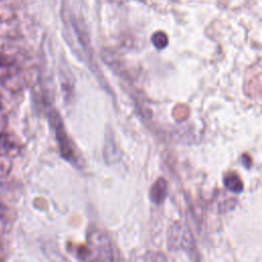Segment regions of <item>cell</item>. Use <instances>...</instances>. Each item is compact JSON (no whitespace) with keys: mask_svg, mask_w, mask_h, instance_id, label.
Wrapping results in <instances>:
<instances>
[{"mask_svg":"<svg viewBox=\"0 0 262 262\" xmlns=\"http://www.w3.org/2000/svg\"><path fill=\"white\" fill-rule=\"evenodd\" d=\"M82 262H114V249L107 234L101 229H90L86 242L76 251Z\"/></svg>","mask_w":262,"mask_h":262,"instance_id":"1","label":"cell"},{"mask_svg":"<svg viewBox=\"0 0 262 262\" xmlns=\"http://www.w3.org/2000/svg\"><path fill=\"white\" fill-rule=\"evenodd\" d=\"M18 52L8 45H0V84L12 80L20 70Z\"/></svg>","mask_w":262,"mask_h":262,"instance_id":"2","label":"cell"},{"mask_svg":"<svg viewBox=\"0 0 262 262\" xmlns=\"http://www.w3.org/2000/svg\"><path fill=\"white\" fill-rule=\"evenodd\" d=\"M192 236L189 230L183 228V226L174 222L169 229L168 235V244L170 249H188L189 246H192Z\"/></svg>","mask_w":262,"mask_h":262,"instance_id":"3","label":"cell"},{"mask_svg":"<svg viewBox=\"0 0 262 262\" xmlns=\"http://www.w3.org/2000/svg\"><path fill=\"white\" fill-rule=\"evenodd\" d=\"M20 144L19 142L7 132H0V157L1 158H12L19 154Z\"/></svg>","mask_w":262,"mask_h":262,"instance_id":"4","label":"cell"},{"mask_svg":"<svg viewBox=\"0 0 262 262\" xmlns=\"http://www.w3.org/2000/svg\"><path fill=\"white\" fill-rule=\"evenodd\" d=\"M168 194V183L164 178L157 179L149 189V199L156 205H161Z\"/></svg>","mask_w":262,"mask_h":262,"instance_id":"5","label":"cell"},{"mask_svg":"<svg viewBox=\"0 0 262 262\" xmlns=\"http://www.w3.org/2000/svg\"><path fill=\"white\" fill-rule=\"evenodd\" d=\"M224 184L232 192H239L243 190V182L234 173H229L224 178Z\"/></svg>","mask_w":262,"mask_h":262,"instance_id":"6","label":"cell"},{"mask_svg":"<svg viewBox=\"0 0 262 262\" xmlns=\"http://www.w3.org/2000/svg\"><path fill=\"white\" fill-rule=\"evenodd\" d=\"M151 41H152L154 45L159 49H162V48L166 47V45L168 43V39H167L166 35L162 32H159V33L155 34L151 38Z\"/></svg>","mask_w":262,"mask_h":262,"instance_id":"7","label":"cell"},{"mask_svg":"<svg viewBox=\"0 0 262 262\" xmlns=\"http://www.w3.org/2000/svg\"><path fill=\"white\" fill-rule=\"evenodd\" d=\"M46 254L48 255L49 259L52 261V262H71L69 261L67 258H64L61 253H59L58 251L52 249L51 247H48V250L46 252Z\"/></svg>","mask_w":262,"mask_h":262,"instance_id":"8","label":"cell"},{"mask_svg":"<svg viewBox=\"0 0 262 262\" xmlns=\"http://www.w3.org/2000/svg\"><path fill=\"white\" fill-rule=\"evenodd\" d=\"M11 169V164L6 158L0 157V177L6 176Z\"/></svg>","mask_w":262,"mask_h":262,"instance_id":"9","label":"cell"},{"mask_svg":"<svg viewBox=\"0 0 262 262\" xmlns=\"http://www.w3.org/2000/svg\"><path fill=\"white\" fill-rule=\"evenodd\" d=\"M2 108V100H1V97H0V110Z\"/></svg>","mask_w":262,"mask_h":262,"instance_id":"10","label":"cell"}]
</instances>
